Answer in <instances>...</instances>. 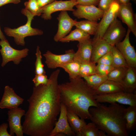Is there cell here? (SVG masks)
Masks as SVG:
<instances>
[{
    "label": "cell",
    "mask_w": 136,
    "mask_h": 136,
    "mask_svg": "<svg viewBox=\"0 0 136 136\" xmlns=\"http://www.w3.org/2000/svg\"><path fill=\"white\" fill-rule=\"evenodd\" d=\"M21 12L27 18L26 24L13 29L5 27L4 31L7 36L14 38L16 44L24 46L25 44V38L28 36L41 35L43 34V32L42 30L33 28L31 26L32 21L35 16L34 15L25 8L22 9Z\"/></svg>",
    "instance_id": "4"
},
{
    "label": "cell",
    "mask_w": 136,
    "mask_h": 136,
    "mask_svg": "<svg viewBox=\"0 0 136 136\" xmlns=\"http://www.w3.org/2000/svg\"><path fill=\"white\" fill-rule=\"evenodd\" d=\"M67 116L70 126L76 134L79 132L86 123L85 120L80 118L77 114L71 111L67 110Z\"/></svg>",
    "instance_id": "25"
},
{
    "label": "cell",
    "mask_w": 136,
    "mask_h": 136,
    "mask_svg": "<svg viewBox=\"0 0 136 136\" xmlns=\"http://www.w3.org/2000/svg\"><path fill=\"white\" fill-rule=\"evenodd\" d=\"M111 51L113 56V66L129 67L123 56L115 46H112Z\"/></svg>",
    "instance_id": "30"
},
{
    "label": "cell",
    "mask_w": 136,
    "mask_h": 136,
    "mask_svg": "<svg viewBox=\"0 0 136 136\" xmlns=\"http://www.w3.org/2000/svg\"><path fill=\"white\" fill-rule=\"evenodd\" d=\"M77 136H107L106 133L99 129L95 124L91 122L85 124L76 134Z\"/></svg>",
    "instance_id": "23"
},
{
    "label": "cell",
    "mask_w": 136,
    "mask_h": 136,
    "mask_svg": "<svg viewBox=\"0 0 136 136\" xmlns=\"http://www.w3.org/2000/svg\"><path fill=\"white\" fill-rule=\"evenodd\" d=\"M129 67H114L107 75L108 79L121 83Z\"/></svg>",
    "instance_id": "29"
},
{
    "label": "cell",
    "mask_w": 136,
    "mask_h": 136,
    "mask_svg": "<svg viewBox=\"0 0 136 136\" xmlns=\"http://www.w3.org/2000/svg\"><path fill=\"white\" fill-rule=\"evenodd\" d=\"M36 60L35 63V73L36 74H46L44 68V65L42 61V56L40 47L37 46L36 53Z\"/></svg>",
    "instance_id": "33"
},
{
    "label": "cell",
    "mask_w": 136,
    "mask_h": 136,
    "mask_svg": "<svg viewBox=\"0 0 136 136\" xmlns=\"http://www.w3.org/2000/svg\"><path fill=\"white\" fill-rule=\"evenodd\" d=\"M125 128L128 134L136 127V106H129L126 108L124 115Z\"/></svg>",
    "instance_id": "22"
},
{
    "label": "cell",
    "mask_w": 136,
    "mask_h": 136,
    "mask_svg": "<svg viewBox=\"0 0 136 136\" xmlns=\"http://www.w3.org/2000/svg\"><path fill=\"white\" fill-rule=\"evenodd\" d=\"M0 39L1 40H3L6 39L5 36L2 31L0 26Z\"/></svg>",
    "instance_id": "43"
},
{
    "label": "cell",
    "mask_w": 136,
    "mask_h": 136,
    "mask_svg": "<svg viewBox=\"0 0 136 136\" xmlns=\"http://www.w3.org/2000/svg\"><path fill=\"white\" fill-rule=\"evenodd\" d=\"M55 0H37L40 7H42L54 1Z\"/></svg>",
    "instance_id": "41"
},
{
    "label": "cell",
    "mask_w": 136,
    "mask_h": 136,
    "mask_svg": "<svg viewBox=\"0 0 136 136\" xmlns=\"http://www.w3.org/2000/svg\"><path fill=\"white\" fill-rule=\"evenodd\" d=\"M74 26L90 36H94L98 30V23L97 21L87 20L79 21H76Z\"/></svg>",
    "instance_id": "24"
},
{
    "label": "cell",
    "mask_w": 136,
    "mask_h": 136,
    "mask_svg": "<svg viewBox=\"0 0 136 136\" xmlns=\"http://www.w3.org/2000/svg\"><path fill=\"white\" fill-rule=\"evenodd\" d=\"M136 69L129 67L121 83L124 88V91L131 93H136Z\"/></svg>",
    "instance_id": "21"
},
{
    "label": "cell",
    "mask_w": 136,
    "mask_h": 136,
    "mask_svg": "<svg viewBox=\"0 0 136 136\" xmlns=\"http://www.w3.org/2000/svg\"><path fill=\"white\" fill-rule=\"evenodd\" d=\"M120 5L118 17L127 25L133 35L136 37V22L131 4L130 2Z\"/></svg>",
    "instance_id": "16"
},
{
    "label": "cell",
    "mask_w": 136,
    "mask_h": 136,
    "mask_svg": "<svg viewBox=\"0 0 136 136\" xmlns=\"http://www.w3.org/2000/svg\"><path fill=\"white\" fill-rule=\"evenodd\" d=\"M69 81L59 84L61 103L67 110L77 114L80 118L90 119L89 109L100 103L96 99V94L82 78L69 79Z\"/></svg>",
    "instance_id": "2"
},
{
    "label": "cell",
    "mask_w": 136,
    "mask_h": 136,
    "mask_svg": "<svg viewBox=\"0 0 136 136\" xmlns=\"http://www.w3.org/2000/svg\"><path fill=\"white\" fill-rule=\"evenodd\" d=\"M108 106L100 103L97 107L90 108V120L109 136H127L124 115L126 108L116 103Z\"/></svg>",
    "instance_id": "3"
},
{
    "label": "cell",
    "mask_w": 136,
    "mask_h": 136,
    "mask_svg": "<svg viewBox=\"0 0 136 136\" xmlns=\"http://www.w3.org/2000/svg\"><path fill=\"white\" fill-rule=\"evenodd\" d=\"M48 80L49 78L46 74H36L32 80L35 87L40 85L46 84L47 83Z\"/></svg>",
    "instance_id": "35"
},
{
    "label": "cell",
    "mask_w": 136,
    "mask_h": 136,
    "mask_svg": "<svg viewBox=\"0 0 136 136\" xmlns=\"http://www.w3.org/2000/svg\"><path fill=\"white\" fill-rule=\"evenodd\" d=\"M25 9L35 16H40L42 13L41 8L39 6L37 0H28L24 3Z\"/></svg>",
    "instance_id": "32"
},
{
    "label": "cell",
    "mask_w": 136,
    "mask_h": 136,
    "mask_svg": "<svg viewBox=\"0 0 136 136\" xmlns=\"http://www.w3.org/2000/svg\"><path fill=\"white\" fill-rule=\"evenodd\" d=\"M100 0H77L78 4L82 5L95 6L98 5Z\"/></svg>",
    "instance_id": "38"
},
{
    "label": "cell",
    "mask_w": 136,
    "mask_h": 136,
    "mask_svg": "<svg viewBox=\"0 0 136 136\" xmlns=\"http://www.w3.org/2000/svg\"><path fill=\"white\" fill-rule=\"evenodd\" d=\"M83 78L87 85L94 90L108 79L107 76H102L96 74L85 76Z\"/></svg>",
    "instance_id": "27"
},
{
    "label": "cell",
    "mask_w": 136,
    "mask_h": 136,
    "mask_svg": "<svg viewBox=\"0 0 136 136\" xmlns=\"http://www.w3.org/2000/svg\"><path fill=\"white\" fill-rule=\"evenodd\" d=\"M75 52L73 49L66 50L65 54H56L49 50L43 54L45 59V62L50 69L61 67L63 65L73 60Z\"/></svg>",
    "instance_id": "8"
},
{
    "label": "cell",
    "mask_w": 136,
    "mask_h": 136,
    "mask_svg": "<svg viewBox=\"0 0 136 136\" xmlns=\"http://www.w3.org/2000/svg\"><path fill=\"white\" fill-rule=\"evenodd\" d=\"M24 99L18 95L12 88L6 86L0 101V108L11 109L18 108L22 103Z\"/></svg>",
    "instance_id": "17"
},
{
    "label": "cell",
    "mask_w": 136,
    "mask_h": 136,
    "mask_svg": "<svg viewBox=\"0 0 136 136\" xmlns=\"http://www.w3.org/2000/svg\"><path fill=\"white\" fill-rule=\"evenodd\" d=\"M20 2L21 0H0V7L9 3L17 4Z\"/></svg>",
    "instance_id": "40"
},
{
    "label": "cell",
    "mask_w": 136,
    "mask_h": 136,
    "mask_svg": "<svg viewBox=\"0 0 136 136\" xmlns=\"http://www.w3.org/2000/svg\"><path fill=\"white\" fill-rule=\"evenodd\" d=\"M95 98L99 103H116L129 106H136V93L122 91L109 94L96 95Z\"/></svg>",
    "instance_id": "6"
},
{
    "label": "cell",
    "mask_w": 136,
    "mask_h": 136,
    "mask_svg": "<svg viewBox=\"0 0 136 136\" xmlns=\"http://www.w3.org/2000/svg\"><path fill=\"white\" fill-rule=\"evenodd\" d=\"M78 49L75 52L73 60L81 63L90 61L92 51V39H87L79 42Z\"/></svg>",
    "instance_id": "19"
},
{
    "label": "cell",
    "mask_w": 136,
    "mask_h": 136,
    "mask_svg": "<svg viewBox=\"0 0 136 136\" xmlns=\"http://www.w3.org/2000/svg\"><path fill=\"white\" fill-rule=\"evenodd\" d=\"M90 38V36L81 30L76 28L69 35L61 39L59 41L62 43L77 41L79 42Z\"/></svg>",
    "instance_id": "26"
},
{
    "label": "cell",
    "mask_w": 136,
    "mask_h": 136,
    "mask_svg": "<svg viewBox=\"0 0 136 136\" xmlns=\"http://www.w3.org/2000/svg\"><path fill=\"white\" fill-rule=\"evenodd\" d=\"M120 5L116 1L104 12L102 19L98 23L97 31L94 38H102L110 25L118 17Z\"/></svg>",
    "instance_id": "11"
},
{
    "label": "cell",
    "mask_w": 136,
    "mask_h": 136,
    "mask_svg": "<svg viewBox=\"0 0 136 136\" xmlns=\"http://www.w3.org/2000/svg\"><path fill=\"white\" fill-rule=\"evenodd\" d=\"M114 67L112 65L97 64L96 66V74L102 76H107Z\"/></svg>",
    "instance_id": "34"
},
{
    "label": "cell",
    "mask_w": 136,
    "mask_h": 136,
    "mask_svg": "<svg viewBox=\"0 0 136 136\" xmlns=\"http://www.w3.org/2000/svg\"><path fill=\"white\" fill-rule=\"evenodd\" d=\"M81 63L73 60L63 65L61 67L68 74L69 79L79 77Z\"/></svg>",
    "instance_id": "28"
},
{
    "label": "cell",
    "mask_w": 136,
    "mask_h": 136,
    "mask_svg": "<svg viewBox=\"0 0 136 136\" xmlns=\"http://www.w3.org/2000/svg\"><path fill=\"white\" fill-rule=\"evenodd\" d=\"M96 63L90 61L81 63L79 77H84L96 74Z\"/></svg>",
    "instance_id": "31"
},
{
    "label": "cell",
    "mask_w": 136,
    "mask_h": 136,
    "mask_svg": "<svg viewBox=\"0 0 136 136\" xmlns=\"http://www.w3.org/2000/svg\"><path fill=\"white\" fill-rule=\"evenodd\" d=\"M130 0H116V1L119 5L125 4L130 3Z\"/></svg>",
    "instance_id": "42"
},
{
    "label": "cell",
    "mask_w": 136,
    "mask_h": 136,
    "mask_svg": "<svg viewBox=\"0 0 136 136\" xmlns=\"http://www.w3.org/2000/svg\"><path fill=\"white\" fill-rule=\"evenodd\" d=\"M8 126V124L5 123L0 125V136H11L7 130Z\"/></svg>",
    "instance_id": "39"
},
{
    "label": "cell",
    "mask_w": 136,
    "mask_h": 136,
    "mask_svg": "<svg viewBox=\"0 0 136 136\" xmlns=\"http://www.w3.org/2000/svg\"><path fill=\"white\" fill-rule=\"evenodd\" d=\"M92 41V51L90 61L96 63L100 58L111 51L112 46L103 38L93 37Z\"/></svg>",
    "instance_id": "18"
},
{
    "label": "cell",
    "mask_w": 136,
    "mask_h": 136,
    "mask_svg": "<svg viewBox=\"0 0 136 136\" xmlns=\"http://www.w3.org/2000/svg\"><path fill=\"white\" fill-rule=\"evenodd\" d=\"M75 6L76 9L72 11V13L74 16L78 19L83 18L90 21H97L102 18L104 12L94 6L77 4Z\"/></svg>",
    "instance_id": "13"
},
{
    "label": "cell",
    "mask_w": 136,
    "mask_h": 136,
    "mask_svg": "<svg viewBox=\"0 0 136 136\" xmlns=\"http://www.w3.org/2000/svg\"><path fill=\"white\" fill-rule=\"evenodd\" d=\"M66 108L62 103H61L60 115L57 121L50 133L49 136H55L58 133H63L66 135L74 136L76 133L71 129L68 122Z\"/></svg>",
    "instance_id": "15"
},
{
    "label": "cell",
    "mask_w": 136,
    "mask_h": 136,
    "mask_svg": "<svg viewBox=\"0 0 136 136\" xmlns=\"http://www.w3.org/2000/svg\"><path fill=\"white\" fill-rule=\"evenodd\" d=\"M130 32L128 28L124 39L117 43L115 46L122 55L129 67L136 69V52L134 47L130 42Z\"/></svg>",
    "instance_id": "10"
},
{
    "label": "cell",
    "mask_w": 136,
    "mask_h": 136,
    "mask_svg": "<svg viewBox=\"0 0 136 136\" xmlns=\"http://www.w3.org/2000/svg\"><path fill=\"white\" fill-rule=\"evenodd\" d=\"M60 71L53 72L47 83L35 86L28 99V109L22 126L31 136H49L60 113L61 102L58 78Z\"/></svg>",
    "instance_id": "1"
},
{
    "label": "cell",
    "mask_w": 136,
    "mask_h": 136,
    "mask_svg": "<svg viewBox=\"0 0 136 136\" xmlns=\"http://www.w3.org/2000/svg\"><path fill=\"white\" fill-rule=\"evenodd\" d=\"M116 1V0H100L98 7L105 12L108 9L111 4Z\"/></svg>",
    "instance_id": "37"
},
{
    "label": "cell",
    "mask_w": 136,
    "mask_h": 136,
    "mask_svg": "<svg viewBox=\"0 0 136 136\" xmlns=\"http://www.w3.org/2000/svg\"><path fill=\"white\" fill-rule=\"evenodd\" d=\"M121 21L116 19L106 31L103 38L112 46L121 41L126 33Z\"/></svg>",
    "instance_id": "9"
},
{
    "label": "cell",
    "mask_w": 136,
    "mask_h": 136,
    "mask_svg": "<svg viewBox=\"0 0 136 136\" xmlns=\"http://www.w3.org/2000/svg\"><path fill=\"white\" fill-rule=\"evenodd\" d=\"M94 90L96 95H99L124 91V89L120 82L107 79Z\"/></svg>",
    "instance_id": "20"
},
{
    "label": "cell",
    "mask_w": 136,
    "mask_h": 136,
    "mask_svg": "<svg viewBox=\"0 0 136 136\" xmlns=\"http://www.w3.org/2000/svg\"><path fill=\"white\" fill-rule=\"evenodd\" d=\"M113 61V56L111 51L105 54L100 58L96 63L108 65H112Z\"/></svg>",
    "instance_id": "36"
},
{
    "label": "cell",
    "mask_w": 136,
    "mask_h": 136,
    "mask_svg": "<svg viewBox=\"0 0 136 136\" xmlns=\"http://www.w3.org/2000/svg\"><path fill=\"white\" fill-rule=\"evenodd\" d=\"M25 114V111L18 107L10 109L8 111V121L11 136H14V133L16 136H23L24 132L21 121L22 117Z\"/></svg>",
    "instance_id": "12"
},
{
    "label": "cell",
    "mask_w": 136,
    "mask_h": 136,
    "mask_svg": "<svg viewBox=\"0 0 136 136\" xmlns=\"http://www.w3.org/2000/svg\"><path fill=\"white\" fill-rule=\"evenodd\" d=\"M57 19L58 21V29L53 38L54 40L56 42L70 32L76 21L70 16L66 11H61Z\"/></svg>",
    "instance_id": "14"
},
{
    "label": "cell",
    "mask_w": 136,
    "mask_h": 136,
    "mask_svg": "<svg viewBox=\"0 0 136 136\" xmlns=\"http://www.w3.org/2000/svg\"><path fill=\"white\" fill-rule=\"evenodd\" d=\"M0 52L2 57L1 66L4 67L8 62L13 61L15 64H18L22 59L26 57L29 51L27 48L21 50H18L12 47L7 40L0 41Z\"/></svg>",
    "instance_id": "5"
},
{
    "label": "cell",
    "mask_w": 136,
    "mask_h": 136,
    "mask_svg": "<svg viewBox=\"0 0 136 136\" xmlns=\"http://www.w3.org/2000/svg\"><path fill=\"white\" fill-rule=\"evenodd\" d=\"M66 135L63 133H58L56 134L55 136H64Z\"/></svg>",
    "instance_id": "44"
},
{
    "label": "cell",
    "mask_w": 136,
    "mask_h": 136,
    "mask_svg": "<svg viewBox=\"0 0 136 136\" xmlns=\"http://www.w3.org/2000/svg\"><path fill=\"white\" fill-rule=\"evenodd\" d=\"M78 4L77 0L63 1L55 0L51 3L42 7L41 17L45 20H50L51 14L58 11H71L75 9L73 7Z\"/></svg>",
    "instance_id": "7"
}]
</instances>
